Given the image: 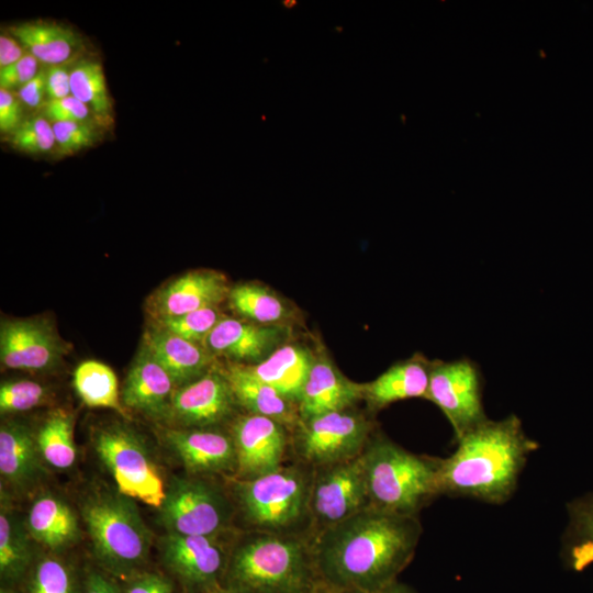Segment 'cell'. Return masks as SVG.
I'll return each mask as SVG.
<instances>
[{
	"instance_id": "obj_16",
	"label": "cell",
	"mask_w": 593,
	"mask_h": 593,
	"mask_svg": "<svg viewBox=\"0 0 593 593\" xmlns=\"http://www.w3.org/2000/svg\"><path fill=\"white\" fill-rule=\"evenodd\" d=\"M287 326L260 325L224 316L209 334L203 346L212 354L238 365H256L283 345Z\"/></svg>"
},
{
	"instance_id": "obj_1",
	"label": "cell",
	"mask_w": 593,
	"mask_h": 593,
	"mask_svg": "<svg viewBox=\"0 0 593 593\" xmlns=\"http://www.w3.org/2000/svg\"><path fill=\"white\" fill-rule=\"evenodd\" d=\"M421 534L418 515L369 506L318 532L311 548L320 581L332 593L391 584L412 560Z\"/></svg>"
},
{
	"instance_id": "obj_34",
	"label": "cell",
	"mask_w": 593,
	"mask_h": 593,
	"mask_svg": "<svg viewBox=\"0 0 593 593\" xmlns=\"http://www.w3.org/2000/svg\"><path fill=\"white\" fill-rule=\"evenodd\" d=\"M224 316L214 307L197 310L179 316L156 320V327L186 340L202 344Z\"/></svg>"
},
{
	"instance_id": "obj_31",
	"label": "cell",
	"mask_w": 593,
	"mask_h": 593,
	"mask_svg": "<svg viewBox=\"0 0 593 593\" xmlns=\"http://www.w3.org/2000/svg\"><path fill=\"white\" fill-rule=\"evenodd\" d=\"M74 387L86 405L111 409L128 416L120 400L116 376L109 366L96 360L81 362L74 372Z\"/></svg>"
},
{
	"instance_id": "obj_40",
	"label": "cell",
	"mask_w": 593,
	"mask_h": 593,
	"mask_svg": "<svg viewBox=\"0 0 593 593\" xmlns=\"http://www.w3.org/2000/svg\"><path fill=\"white\" fill-rule=\"evenodd\" d=\"M41 63L30 53H26L16 63L0 68V89L12 91L20 89L41 70Z\"/></svg>"
},
{
	"instance_id": "obj_21",
	"label": "cell",
	"mask_w": 593,
	"mask_h": 593,
	"mask_svg": "<svg viewBox=\"0 0 593 593\" xmlns=\"http://www.w3.org/2000/svg\"><path fill=\"white\" fill-rule=\"evenodd\" d=\"M143 344L167 371L175 385L188 384L212 370L213 355L203 345L165 329L155 326L146 332Z\"/></svg>"
},
{
	"instance_id": "obj_37",
	"label": "cell",
	"mask_w": 593,
	"mask_h": 593,
	"mask_svg": "<svg viewBox=\"0 0 593 593\" xmlns=\"http://www.w3.org/2000/svg\"><path fill=\"white\" fill-rule=\"evenodd\" d=\"M46 399L45 388L32 380L5 381L0 387L1 414L29 411Z\"/></svg>"
},
{
	"instance_id": "obj_9",
	"label": "cell",
	"mask_w": 593,
	"mask_h": 593,
	"mask_svg": "<svg viewBox=\"0 0 593 593\" xmlns=\"http://www.w3.org/2000/svg\"><path fill=\"white\" fill-rule=\"evenodd\" d=\"M482 390L481 371L471 359L432 361L426 399L446 416L456 440L489 419Z\"/></svg>"
},
{
	"instance_id": "obj_20",
	"label": "cell",
	"mask_w": 593,
	"mask_h": 593,
	"mask_svg": "<svg viewBox=\"0 0 593 593\" xmlns=\"http://www.w3.org/2000/svg\"><path fill=\"white\" fill-rule=\"evenodd\" d=\"M175 383L143 344L133 361L122 391V403L152 417L170 413Z\"/></svg>"
},
{
	"instance_id": "obj_23",
	"label": "cell",
	"mask_w": 593,
	"mask_h": 593,
	"mask_svg": "<svg viewBox=\"0 0 593 593\" xmlns=\"http://www.w3.org/2000/svg\"><path fill=\"white\" fill-rule=\"evenodd\" d=\"M9 33L45 66L77 61L83 51L80 34L63 23L26 21L11 25Z\"/></svg>"
},
{
	"instance_id": "obj_18",
	"label": "cell",
	"mask_w": 593,
	"mask_h": 593,
	"mask_svg": "<svg viewBox=\"0 0 593 593\" xmlns=\"http://www.w3.org/2000/svg\"><path fill=\"white\" fill-rule=\"evenodd\" d=\"M167 446L191 474L236 471V452L231 435L203 428L168 429Z\"/></svg>"
},
{
	"instance_id": "obj_12",
	"label": "cell",
	"mask_w": 593,
	"mask_h": 593,
	"mask_svg": "<svg viewBox=\"0 0 593 593\" xmlns=\"http://www.w3.org/2000/svg\"><path fill=\"white\" fill-rule=\"evenodd\" d=\"M69 350L54 324L45 317L2 320L0 360L4 368L48 370Z\"/></svg>"
},
{
	"instance_id": "obj_11",
	"label": "cell",
	"mask_w": 593,
	"mask_h": 593,
	"mask_svg": "<svg viewBox=\"0 0 593 593\" xmlns=\"http://www.w3.org/2000/svg\"><path fill=\"white\" fill-rule=\"evenodd\" d=\"M370 506L362 452L351 459L317 468L313 475L309 516L318 532Z\"/></svg>"
},
{
	"instance_id": "obj_8",
	"label": "cell",
	"mask_w": 593,
	"mask_h": 593,
	"mask_svg": "<svg viewBox=\"0 0 593 593\" xmlns=\"http://www.w3.org/2000/svg\"><path fill=\"white\" fill-rule=\"evenodd\" d=\"M232 505L215 484L198 478H175L158 507V519L169 534L220 536L232 518Z\"/></svg>"
},
{
	"instance_id": "obj_13",
	"label": "cell",
	"mask_w": 593,
	"mask_h": 593,
	"mask_svg": "<svg viewBox=\"0 0 593 593\" xmlns=\"http://www.w3.org/2000/svg\"><path fill=\"white\" fill-rule=\"evenodd\" d=\"M159 548L164 564L189 588L211 592L225 577L230 553L219 536L167 533Z\"/></svg>"
},
{
	"instance_id": "obj_2",
	"label": "cell",
	"mask_w": 593,
	"mask_h": 593,
	"mask_svg": "<svg viewBox=\"0 0 593 593\" xmlns=\"http://www.w3.org/2000/svg\"><path fill=\"white\" fill-rule=\"evenodd\" d=\"M456 441L455 451L439 460L440 494L490 504L511 499L528 456L538 448L514 414L486 419Z\"/></svg>"
},
{
	"instance_id": "obj_24",
	"label": "cell",
	"mask_w": 593,
	"mask_h": 593,
	"mask_svg": "<svg viewBox=\"0 0 593 593\" xmlns=\"http://www.w3.org/2000/svg\"><path fill=\"white\" fill-rule=\"evenodd\" d=\"M35 433L23 423L9 421L0 427V473L10 486L24 491L42 475Z\"/></svg>"
},
{
	"instance_id": "obj_7",
	"label": "cell",
	"mask_w": 593,
	"mask_h": 593,
	"mask_svg": "<svg viewBox=\"0 0 593 593\" xmlns=\"http://www.w3.org/2000/svg\"><path fill=\"white\" fill-rule=\"evenodd\" d=\"M93 447L111 473L118 491L158 508L166 495L161 473L142 437L126 425L101 426Z\"/></svg>"
},
{
	"instance_id": "obj_41",
	"label": "cell",
	"mask_w": 593,
	"mask_h": 593,
	"mask_svg": "<svg viewBox=\"0 0 593 593\" xmlns=\"http://www.w3.org/2000/svg\"><path fill=\"white\" fill-rule=\"evenodd\" d=\"M23 103L18 94L0 89V132L11 135L24 121Z\"/></svg>"
},
{
	"instance_id": "obj_35",
	"label": "cell",
	"mask_w": 593,
	"mask_h": 593,
	"mask_svg": "<svg viewBox=\"0 0 593 593\" xmlns=\"http://www.w3.org/2000/svg\"><path fill=\"white\" fill-rule=\"evenodd\" d=\"M9 136L13 148L30 155L47 154L56 146L52 122L40 114L26 118Z\"/></svg>"
},
{
	"instance_id": "obj_44",
	"label": "cell",
	"mask_w": 593,
	"mask_h": 593,
	"mask_svg": "<svg viewBox=\"0 0 593 593\" xmlns=\"http://www.w3.org/2000/svg\"><path fill=\"white\" fill-rule=\"evenodd\" d=\"M15 93L23 105L30 109L43 108L47 102L45 67H42L37 75L22 86Z\"/></svg>"
},
{
	"instance_id": "obj_39",
	"label": "cell",
	"mask_w": 593,
	"mask_h": 593,
	"mask_svg": "<svg viewBox=\"0 0 593 593\" xmlns=\"http://www.w3.org/2000/svg\"><path fill=\"white\" fill-rule=\"evenodd\" d=\"M42 109L43 115L51 122L68 121L92 124L98 122L91 110L74 96L47 101Z\"/></svg>"
},
{
	"instance_id": "obj_25",
	"label": "cell",
	"mask_w": 593,
	"mask_h": 593,
	"mask_svg": "<svg viewBox=\"0 0 593 593\" xmlns=\"http://www.w3.org/2000/svg\"><path fill=\"white\" fill-rule=\"evenodd\" d=\"M432 361L421 355L392 365L373 381L362 384V398L374 409L427 396Z\"/></svg>"
},
{
	"instance_id": "obj_5",
	"label": "cell",
	"mask_w": 593,
	"mask_h": 593,
	"mask_svg": "<svg viewBox=\"0 0 593 593\" xmlns=\"http://www.w3.org/2000/svg\"><path fill=\"white\" fill-rule=\"evenodd\" d=\"M134 499L101 490L86 497L81 514L98 561L116 577L130 578L146 563L152 534Z\"/></svg>"
},
{
	"instance_id": "obj_46",
	"label": "cell",
	"mask_w": 593,
	"mask_h": 593,
	"mask_svg": "<svg viewBox=\"0 0 593 593\" xmlns=\"http://www.w3.org/2000/svg\"><path fill=\"white\" fill-rule=\"evenodd\" d=\"M85 593H123L119 588L104 575L92 572L88 575Z\"/></svg>"
},
{
	"instance_id": "obj_47",
	"label": "cell",
	"mask_w": 593,
	"mask_h": 593,
	"mask_svg": "<svg viewBox=\"0 0 593 593\" xmlns=\"http://www.w3.org/2000/svg\"><path fill=\"white\" fill-rule=\"evenodd\" d=\"M344 593H412L406 588L393 582L391 584H388L385 586L369 590V591H354V592H344Z\"/></svg>"
},
{
	"instance_id": "obj_22",
	"label": "cell",
	"mask_w": 593,
	"mask_h": 593,
	"mask_svg": "<svg viewBox=\"0 0 593 593\" xmlns=\"http://www.w3.org/2000/svg\"><path fill=\"white\" fill-rule=\"evenodd\" d=\"M237 404L248 414L275 419L287 427H298V403L253 376L244 365L233 363L223 371Z\"/></svg>"
},
{
	"instance_id": "obj_6",
	"label": "cell",
	"mask_w": 593,
	"mask_h": 593,
	"mask_svg": "<svg viewBox=\"0 0 593 593\" xmlns=\"http://www.w3.org/2000/svg\"><path fill=\"white\" fill-rule=\"evenodd\" d=\"M313 474L300 466L236 481V497L246 522L257 532L287 534L309 516Z\"/></svg>"
},
{
	"instance_id": "obj_29",
	"label": "cell",
	"mask_w": 593,
	"mask_h": 593,
	"mask_svg": "<svg viewBox=\"0 0 593 593\" xmlns=\"http://www.w3.org/2000/svg\"><path fill=\"white\" fill-rule=\"evenodd\" d=\"M568 525L562 536V555L577 571L593 563V491L567 504Z\"/></svg>"
},
{
	"instance_id": "obj_48",
	"label": "cell",
	"mask_w": 593,
	"mask_h": 593,
	"mask_svg": "<svg viewBox=\"0 0 593 593\" xmlns=\"http://www.w3.org/2000/svg\"><path fill=\"white\" fill-rule=\"evenodd\" d=\"M208 593H246L239 589H236V588H232V586H224V588H217L211 592H208Z\"/></svg>"
},
{
	"instance_id": "obj_28",
	"label": "cell",
	"mask_w": 593,
	"mask_h": 593,
	"mask_svg": "<svg viewBox=\"0 0 593 593\" xmlns=\"http://www.w3.org/2000/svg\"><path fill=\"white\" fill-rule=\"evenodd\" d=\"M33 559L31 535L26 524L12 508L8 495L1 492L0 574L7 583L19 582Z\"/></svg>"
},
{
	"instance_id": "obj_32",
	"label": "cell",
	"mask_w": 593,
	"mask_h": 593,
	"mask_svg": "<svg viewBox=\"0 0 593 593\" xmlns=\"http://www.w3.org/2000/svg\"><path fill=\"white\" fill-rule=\"evenodd\" d=\"M43 460L57 469L70 468L77 458L74 418L65 410L52 411L35 434Z\"/></svg>"
},
{
	"instance_id": "obj_4",
	"label": "cell",
	"mask_w": 593,
	"mask_h": 593,
	"mask_svg": "<svg viewBox=\"0 0 593 593\" xmlns=\"http://www.w3.org/2000/svg\"><path fill=\"white\" fill-rule=\"evenodd\" d=\"M370 506L418 515L440 495V458L415 455L384 436L371 437L362 451Z\"/></svg>"
},
{
	"instance_id": "obj_50",
	"label": "cell",
	"mask_w": 593,
	"mask_h": 593,
	"mask_svg": "<svg viewBox=\"0 0 593 593\" xmlns=\"http://www.w3.org/2000/svg\"><path fill=\"white\" fill-rule=\"evenodd\" d=\"M0 593H13V592L9 591L8 589L1 588Z\"/></svg>"
},
{
	"instance_id": "obj_42",
	"label": "cell",
	"mask_w": 593,
	"mask_h": 593,
	"mask_svg": "<svg viewBox=\"0 0 593 593\" xmlns=\"http://www.w3.org/2000/svg\"><path fill=\"white\" fill-rule=\"evenodd\" d=\"M75 63L45 66L47 101L71 96L70 74Z\"/></svg>"
},
{
	"instance_id": "obj_26",
	"label": "cell",
	"mask_w": 593,
	"mask_h": 593,
	"mask_svg": "<svg viewBox=\"0 0 593 593\" xmlns=\"http://www.w3.org/2000/svg\"><path fill=\"white\" fill-rule=\"evenodd\" d=\"M26 526L31 537L51 550L72 546L80 536L72 508L61 499L43 494L30 506Z\"/></svg>"
},
{
	"instance_id": "obj_49",
	"label": "cell",
	"mask_w": 593,
	"mask_h": 593,
	"mask_svg": "<svg viewBox=\"0 0 593 593\" xmlns=\"http://www.w3.org/2000/svg\"><path fill=\"white\" fill-rule=\"evenodd\" d=\"M286 8H293L296 4L295 0H284L281 2Z\"/></svg>"
},
{
	"instance_id": "obj_27",
	"label": "cell",
	"mask_w": 593,
	"mask_h": 593,
	"mask_svg": "<svg viewBox=\"0 0 593 593\" xmlns=\"http://www.w3.org/2000/svg\"><path fill=\"white\" fill-rule=\"evenodd\" d=\"M314 358L295 344H283L256 365H244L247 370L292 401H299Z\"/></svg>"
},
{
	"instance_id": "obj_43",
	"label": "cell",
	"mask_w": 593,
	"mask_h": 593,
	"mask_svg": "<svg viewBox=\"0 0 593 593\" xmlns=\"http://www.w3.org/2000/svg\"><path fill=\"white\" fill-rule=\"evenodd\" d=\"M128 579L123 593H174L171 581L156 572H137Z\"/></svg>"
},
{
	"instance_id": "obj_10",
	"label": "cell",
	"mask_w": 593,
	"mask_h": 593,
	"mask_svg": "<svg viewBox=\"0 0 593 593\" xmlns=\"http://www.w3.org/2000/svg\"><path fill=\"white\" fill-rule=\"evenodd\" d=\"M296 449L315 468L359 456L370 440L372 425L350 409L325 413L299 424Z\"/></svg>"
},
{
	"instance_id": "obj_19",
	"label": "cell",
	"mask_w": 593,
	"mask_h": 593,
	"mask_svg": "<svg viewBox=\"0 0 593 593\" xmlns=\"http://www.w3.org/2000/svg\"><path fill=\"white\" fill-rule=\"evenodd\" d=\"M361 398L362 384L347 379L328 359H314L298 401L300 422L350 409Z\"/></svg>"
},
{
	"instance_id": "obj_30",
	"label": "cell",
	"mask_w": 593,
	"mask_h": 593,
	"mask_svg": "<svg viewBox=\"0 0 593 593\" xmlns=\"http://www.w3.org/2000/svg\"><path fill=\"white\" fill-rule=\"evenodd\" d=\"M228 304L245 321L273 326H287L291 311L286 302L267 287L248 282L230 289Z\"/></svg>"
},
{
	"instance_id": "obj_33",
	"label": "cell",
	"mask_w": 593,
	"mask_h": 593,
	"mask_svg": "<svg viewBox=\"0 0 593 593\" xmlns=\"http://www.w3.org/2000/svg\"><path fill=\"white\" fill-rule=\"evenodd\" d=\"M71 96L88 107L98 122L108 124L112 119V101L103 67L92 59H78L70 74Z\"/></svg>"
},
{
	"instance_id": "obj_45",
	"label": "cell",
	"mask_w": 593,
	"mask_h": 593,
	"mask_svg": "<svg viewBox=\"0 0 593 593\" xmlns=\"http://www.w3.org/2000/svg\"><path fill=\"white\" fill-rule=\"evenodd\" d=\"M26 49L23 45L10 33H1L0 35V68L10 66L20 60Z\"/></svg>"
},
{
	"instance_id": "obj_14",
	"label": "cell",
	"mask_w": 593,
	"mask_h": 593,
	"mask_svg": "<svg viewBox=\"0 0 593 593\" xmlns=\"http://www.w3.org/2000/svg\"><path fill=\"white\" fill-rule=\"evenodd\" d=\"M286 427L269 417L246 414L232 426L238 480L253 479L281 467L287 448Z\"/></svg>"
},
{
	"instance_id": "obj_17",
	"label": "cell",
	"mask_w": 593,
	"mask_h": 593,
	"mask_svg": "<svg viewBox=\"0 0 593 593\" xmlns=\"http://www.w3.org/2000/svg\"><path fill=\"white\" fill-rule=\"evenodd\" d=\"M230 289L221 272L189 271L159 289L152 298L149 311L155 320H159L214 307L227 299Z\"/></svg>"
},
{
	"instance_id": "obj_36",
	"label": "cell",
	"mask_w": 593,
	"mask_h": 593,
	"mask_svg": "<svg viewBox=\"0 0 593 593\" xmlns=\"http://www.w3.org/2000/svg\"><path fill=\"white\" fill-rule=\"evenodd\" d=\"M29 593H75L70 570L57 558L40 560L34 568Z\"/></svg>"
},
{
	"instance_id": "obj_3",
	"label": "cell",
	"mask_w": 593,
	"mask_h": 593,
	"mask_svg": "<svg viewBox=\"0 0 593 593\" xmlns=\"http://www.w3.org/2000/svg\"><path fill=\"white\" fill-rule=\"evenodd\" d=\"M225 579L246 593H315L320 581L311 544L268 532H257L233 549Z\"/></svg>"
},
{
	"instance_id": "obj_38",
	"label": "cell",
	"mask_w": 593,
	"mask_h": 593,
	"mask_svg": "<svg viewBox=\"0 0 593 593\" xmlns=\"http://www.w3.org/2000/svg\"><path fill=\"white\" fill-rule=\"evenodd\" d=\"M55 135V149L60 156L74 155L91 147L98 139V133L92 123L52 122Z\"/></svg>"
},
{
	"instance_id": "obj_15",
	"label": "cell",
	"mask_w": 593,
	"mask_h": 593,
	"mask_svg": "<svg viewBox=\"0 0 593 593\" xmlns=\"http://www.w3.org/2000/svg\"><path fill=\"white\" fill-rule=\"evenodd\" d=\"M237 404L225 374L214 369L175 390L170 414L184 427L204 428L227 418Z\"/></svg>"
}]
</instances>
